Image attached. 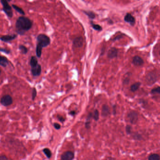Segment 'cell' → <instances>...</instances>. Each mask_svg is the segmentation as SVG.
I'll use <instances>...</instances> for the list:
<instances>
[{
    "label": "cell",
    "mask_w": 160,
    "mask_h": 160,
    "mask_svg": "<svg viewBox=\"0 0 160 160\" xmlns=\"http://www.w3.org/2000/svg\"><path fill=\"white\" fill-rule=\"evenodd\" d=\"M30 63V65H31V68L34 67L38 65V60H37V59L35 56H33L31 57Z\"/></svg>",
    "instance_id": "cell-16"
},
{
    "label": "cell",
    "mask_w": 160,
    "mask_h": 160,
    "mask_svg": "<svg viewBox=\"0 0 160 160\" xmlns=\"http://www.w3.org/2000/svg\"><path fill=\"white\" fill-rule=\"evenodd\" d=\"M1 69H0V75H1Z\"/></svg>",
    "instance_id": "cell-37"
},
{
    "label": "cell",
    "mask_w": 160,
    "mask_h": 160,
    "mask_svg": "<svg viewBox=\"0 0 160 160\" xmlns=\"http://www.w3.org/2000/svg\"><path fill=\"white\" fill-rule=\"evenodd\" d=\"M19 49L21 52L23 54H26L28 52L27 48L23 45H20L19 46Z\"/></svg>",
    "instance_id": "cell-24"
},
{
    "label": "cell",
    "mask_w": 160,
    "mask_h": 160,
    "mask_svg": "<svg viewBox=\"0 0 160 160\" xmlns=\"http://www.w3.org/2000/svg\"><path fill=\"white\" fill-rule=\"evenodd\" d=\"M1 2L3 6V11L8 17H12L13 16V12L11 6L9 5L8 2L5 0H2Z\"/></svg>",
    "instance_id": "cell-3"
},
{
    "label": "cell",
    "mask_w": 160,
    "mask_h": 160,
    "mask_svg": "<svg viewBox=\"0 0 160 160\" xmlns=\"http://www.w3.org/2000/svg\"><path fill=\"white\" fill-rule=\"evenodd\" d=\"M17 37V35L13 34V35H5L0 37V39L4 42H8L9 41H10L12 40H13L16 38Z\"/></svg>",
    "instance_id": "cell-10"
},
{
    "label": "cell",
    "mask_w": 160,
    "mask_h": 160,
    "mask_svg": "<svg viewBox=\"0 0 160 160\" xmlns=\"http://www.w3.org/2000/svg\"><path fill=\"white\" fill-rule=\"evenodd\" d=\"M91 24L93 28L95 30L98 31H101L102 30V27H101L100 25L93 24L92 22L91 23Z\"/></svg>",
    "instance_id": "cell-26"
},
{
    "label": "cell",
    "mask_w": 160,
    "mask_h": 160,
    "mask_svg": "<svg viewBox=\"0 0 160 160\" xmlns=\"http://www.w3.org/2000/svg\"><path fill=\"white\" fill-rule=\"evenodd\" d=\"M8 159L6 155L0 156V160H8Z\"/></svg>",
    "instance_id": "cell-32"
},
{
    "label": "cell",
    "mask_w": 160,
    "mask_h": 160,
    "mask_svg": "<svg viewBox=\"0 0 160 160\" xmlns=\"http://www.w3.org/2000/svg\"><path fill=\"white\" fill-rule=\"evenodd\" d=\"M0 51L3 52L6 54H9L10 53V50H8L6 49H4V48H0Z\"/></svg>",
    "instance_id": "cell-30"
},
{
    "label": "cell",
    "mask_w": 160,
    "mask_h": 160,
    "mask_svg": "<svg viewBox=\"0 0 160 160\" xmlns=\"http://www.w3.org/2000/svg\"><path fill=\"white\" fill-rule=\"evenodd\" d=\"M53 126L54 127V128L57 130H59L60 128V124H58V123H54V124H53Z\"/></svg>",
    "instance_id": "cell-29"
},
{
    "label": "cell",
    "mask_w": 160,
    "mask_h": 160,
    "mask_svg": "<svg viewBox=\"0 0 160 160\" xmlns=\"http://www.w3.org/2000/svg\"><path fill=\"white\" fill-rule=\"evenodd\" d=\"M110 114V110L109 107L107 105H104L102 107V115L104 117L107 116Z\"/></svg>",
    "instance_id": "cell-14"
},
{
    "label": "cell",
    "mask_w": 160,
    "mask_h": 160,
    "mask_svg": "<svg viewBox=\"0 0 160 160\" xmlns=\"http://www.w3.org/2000/svg\"><path fill=\"white\" fill-rule=\"evenodd\" d=\"M58 119H59V120L61 122H63L65 121V119L63 118L61 116H60V115H58Z\"/></svg>",
    "instance_id": "cell-33"
},
{
    "label": "cell",
    "mask_w": 160,
    "mask_h": 160,
    "mask_svg": "<svg viewBox=\"0 0 160 160\" xmlns=\"http://www.w3.org/2000/svg\"><path fill=\"white\" fill-rule=\"evenodd\" d=\"M41 66L40 65H36V66L34 67L31 68V73L33 75V76H39L40 74L41 73Z\"/></svg>",
    "instance_id": "cell-8"
},
{
    "label": "cell",
    "mask_w": 160,
    "mask_h": 160,
    "mask_svg": "<svg viewBox=\"0 0 160 160\" xmlns=\"http://www.w3.org/2000/svg\"><path fill=\"white\" fill-rule=\"evenodd\" d=\"M149 160H160V155L156 154H152L149 156Z\"/></svg>",
    "instance_id": "cell-19"
},
{
    "label": "cell",
    "mask_w": 160,
    "mask_h": 160,
    "mask_svg": "<svg viewBox=\"0 0 160 160\" xmlns=\"http://www.w3.org/2000/svg\"><path fill=\"white\" fill-rule=\"evenodd\" d=\"M84 12L90 19H94L95 18V14L92 11H84Z\"/></svg>",
    "instance_id": "cell-21"
},
{
    "label": "cell",
    "mask_w": 160,
    "mask_h": 160,
    "mask_svg": "<svg viewBox=\"0 0 160 160\" xmlns=\"http://www.w3.org/2000/svg\"><path fill=\"white\" fill-rule=\"evenodd\" d=\"M1 103L4 106H8L12 104L13 99L9 95L3 96L1 99Z\"/></svg>",
    "instance_id": "cell-4"
},
{
    "label": "cell",
    "mask_w": 160,
    "mask_h": 160,
    "mask_svg": "<svg viewBox=\"0 0 160 160\" xmlns=\"http://www.w3.org/2000/svg\"></svg>",
    "instance_id": "cell-38"
},
{
    "label": "cell",
    "mask_w": 160,
    "mask_h": 160,
    "mask_svg": "<svg viewBox=\"0 0 160 160\" xmlns=\"http://www.w3.org/2000/svg\"><path fill=\"white\" fill-rule=\"evenodd\" d=\"M36 90L35 88H33L32 92V100H34L36 96Z\"/></svg>",
    "instance_id": "cell-27"
},
{
    "label": "cell",
    "mask_w": 160,
    "mask_h": 160,
    "mask_svg": "<svg viewBox=\"0 0 160 160\" xmlns=\"http://www.w3.org/2000/svg\"><path fill=\"white\" fill-rule=\"evenodd\" d=\"M43 151L45 155L48 158H50L52 156V152L48 148H45L43 150Z\"/></svg>",
    "instance_id": "cell-22"
},
{
    "label": "cell",
    "mask_w": 160,
    "mask_h": 160,
    "mask_svg": "<svg viewBox=\"0 0 160 160\" xmlns=\"http://www.w3.org/2000/svg\"><path fill=\"white\" fill-rule=\"evenodd\" d=\"M42 47H41L40 46H39V45H36V56H38L39 58H40L41 55H42Z\"/></svg>",
    "instance_id": "cell-23"
},
{
    "label": "cell",
    "mask_w": 160,
    "mask_h": 160,
    "mask_svg": "<svg viewBox=\"0 0 160 160\" xmlns=\"http://www.w3.org/2000/svg\"><path fill=\"white\" fill-rule=\"evenodd\" d=\"M76 111H71V112H69V114L70 115H76Z\"/></svg>",
    "instance_id": "cell-34"
},
{
    "label": "cell",
    "mask_w": 160,
    "mask_h": 160,
    "mask_svg": "<svg viewBox=\"0 0 160 160\" xmlns=\"http://www.w3.org/2000/svg\"><path fill=\"white\" fill-rule=\"evenodd\" d=\"M121 37H122V35H119V36H118L116 37L115 39H114V40H116L120 39V38H121Z\"/></svg>",
    "instance_id": "cell-35"
},
{
    "label": "cell",
    "mask_w": 160,
    "mask_h": 160,
    "mask_svg": "<svg viewBox=\"0 0 160 160\" xmlns=\"http://www.w3.org/2000/svg\"><path fill=\"white\" fill-rule=\"evenodd\" d=\"M140 82H137L135 83L134 84H132L131 87V90L132 92H135L139 89L140 86Z\"/></svg>",
    "instance_id": "cell-17"
},
{
    "label": "cell",
    "mask_w": 160,
    "mask_h": 160,
    "mask_svg": "<svg viewBox=\"0 0 160 160\" xmlns=\"http://www.w3.org/2000/svg\"><path fill=\"white\" fill-rule=\"evenodd\" d=\"M92 114V116L94 119L95 121H98V119H99V112H98V110H95Z\"/></svg>",
    "instance_id": "cell-25"
},
{
    "label": "cell",
    "mask_w": 160,
    "mask_h": 160,
    "mask_svg": "<svg viewBox=\"0 0 160 160\" xmlns=\"http://www.w3.org/2000/svg\"><path fill=\"white\" fill-rule=\"evenodd\" d=\"M113 113L115 115L116 114V106H113Z\"/></svg>",
    "instance_id": "cell-36"
},
{
    "label": "cell",
    "mask_w": 160,
    "mask_h": 160,
    "mask_svg": "<svg viewBox=\"0 0 160 160\" xmlns=\"http://www.w3.org/2000/svg\"><path fill=\"white\" fill-rule=\"evenodd\" d=\"M75 157L74 153L71 151L64 152L61 156V160H73Z\"/></svg>",
    "instance_id": "cell-6"
},
{
    "label": "cell",
    "mask_w": 160,
    "mask_h": 160,
    "mask_svg": "<svg viewBox=\"0 0 160 160\" xmlns=\"http://www.w3.org/2000/svg\"><path fill=\"white\" fill-rule=\"evenodd\" d=\"M12 7H13L16 11H17L18 12H19L20 14H22V15H25L24 11H23V10L22 9V8H20L18 6L16 5L13 4V5H12Z\"/></svg>",
    "instance_id": "cell-20"
},
{
    "label": "cell",
    "mask_w": 160,
    "mask_h": 160,
    "mask_svg": "<svg viewBox=\"0 0 160 160\" xmlns=\"http://www.w3.org/2000/svg\"><path fill=\"white\" fill-rule=\"evenodd\" d=\"M152 93H159L160 94V87H156L154 89H152L151 91Z\"/></svg>",
    "instance_id": "cell-28"
},
{
    "label": "cell",
    "mask_w": 160,
    "mask_h": 160,
    "mask_svg": "<svg viewBox=\"0 0 160 160\" xmlns=\"http://www.w3.org/2000/svg\"><path fill=\"white\" fill-rule=\"evenodd\" d=\"M131 127L129 125H127L126 127V132L128 133H129L131 132Z\"/></svg>",
    "instance_id": "cell-31"
},
{
    "label": "cell",
    "mask_w": 160,
    "mask_h": 160,
    "mask_svg": "<svg viewBox=\"0 0 160 160\" xmlns=\"http://www.w3.org/2000/svg\"><path fill=\"white\" fill-rule=\"evenodd\" d=\"M124 20L126 22L128 23L131 25H132V26L134 25L135 23L134 17L130 13L126 14V15L124 17Z\"/></svg>",
    "instance_id": "cell-9"
},
{
    "label": "cell",
    "mask_w": 160,
    "mask_h": 160,
    "mask_svg": "<svg viewBox=\"0 0 160 160\" xmlns=\"http://www.w3.org/2000/svg\"><path fill=\"white\" fill-rule=\"evenodd\" d=\"M73 45L75 48H81L83 45L84 39L82 37H78L73 39Z\"/></svg>",
    "instance_id": "cell-5"
},
{
    "label": "cell",
    "mask_w": 160,
    "mask_h": 160,
    "mask_svg": "<svg viewBox=\"0 0 160 160\" xmlns=\"http://www.w3.org/2000/svg\"><path fill=\"white\" fill-rule=\"evenodd\" d=\"M147 82L150 83H154V82L156 80L157 77L156 75L154 73H150L147 77Z\"/></svg>",
    "instance_id": "cell-13"
},
{
    "label": "cell",
    "mask_w": 160,
    "mask_h": 160,
    "mask_svg": "<svg viewBox=\"0 0 160 160\" xmlns=\"http://www.w3.org/2000/svg\"><path fill=\"white\" fill-rule=\"evenodd\" d=\"M132 63L136 66H141L144 63L143 59L139 56H135L133 58Z\"/></svg>",
    "instance_id": "cell-12"
},
{
    "label": "cell",
    "mask_w": 160,
    "mask_h": 160,
    "mask_svg": "<svg viewBox=\"0 0 160 160\" xmlns=\"http://www.w3.org/2000/svg\"><path fill=\"white\" fill-rule=\"evenodd\" d=\"M8 64V60L5 57L0 56V65L5 67Z\"/></svg>",
    "instance_id": "cell-15"
},
{
    "label": "cell",
    "mask_w": 160,
    "mask_h": 160,
    "mask_svg": "<svg viewBox=\"0 0 160 160\" xmlns=\"http://www.w3.org/2000/svg\"><path fill=\"white\" fill-rule=\"evenodd\" d=\"M92 113H90L89 114V115L88 116V118L86 122V124H85V126L86 127L87 129H89L90 128V118H91V117L92 116Z\"/></svg>",
    "instance_id": "cell-18"
},
{
    "label": "cell",
    "mask_w": 160,
    "mask_h": 160,
    "mask_svg": "<svg viewBox=\"0 0 160 160\" xmlns=\"http://www.w3.org/2000/svg\"><path fill=\"white\" fill-rule=\"evenodd\" d=\"M38 44L42 48L47 47L50 44V39L47 35L44 34H39L37 37Z\"/></svg>",
    "instance_id": "cell-2"
},
{
    "label": "cell",
    "mask_w": 160,
    "mask_h": 160,
    "mask_svg": "<svg viewBox=\"0 0 160 160\" xmlns=\"http://www.w3.org/2000/svg\"><path fill=\"white\" fill-rule=\"evenodd\" d=\"M118 54V49L116 48H112L108 51L107 56L109 59H113L117 57Z\"/></svg>",
    "instance_id": "cell-7"
},
{
    "label": "cell",
    "mask_w": 160,
    "mask_h": 160,
    "mask_svg": "<svg viewBox=\"0 0 160 160\" xmlns=\"http://www.w3.org/2000/svg\"><path fill=\"white\" fill-rule=\"evenodd\" d=\"M128 118L129 119V120L131 122V123H135L138 119L137 114L135 112H131L129 113L128 115Z\"/></svg>",
    "instance_id": "cell-11"
},
{
    "label": "cell",
    "mask_w": 160,
    "mask_h": 160,
    "mask_svg": "<svg viewBox=\"0 0 160 160\" xmlns=\"http://www.w3.org/2000/svg\"><path fill=\"white\" fill-rule=\"evenodd\" d=\"M32 22L27 17H20L17 19L16 26L17 31L20 34H23L32 27Z\"/></svg>",
    "instance_id": "cell-1"
}]
</instances>
